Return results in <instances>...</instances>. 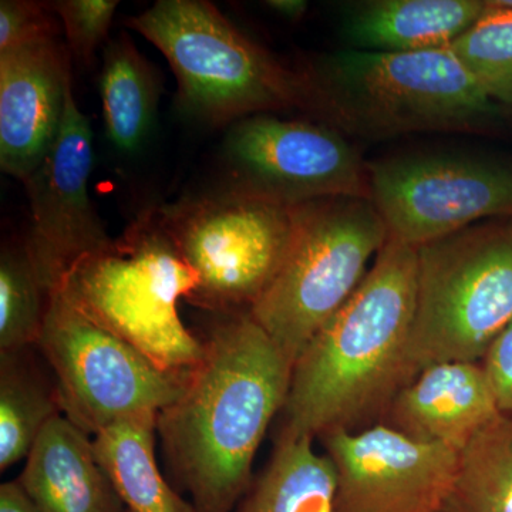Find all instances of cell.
I'll return each mask as SVG.
<instances>
[{
    "instance_id": "ba28073f",
    "label": "cell",
    "mask_w": 512,
    "mask_h": 512,
    "mask_svg": "<svg viewBox=\"0 0 512 512\" xmlns=\"http://www.w3.org/2000/svg\"><path fill=\"white\" fill-rule=\"evenodd\" d=\"M298 205L231 187L157 210L197 275L188 301L220 313L251 311L284 262Z\"/></svg>"
},
{
    "instance_id": "603a6c76",
    "label": "cell",
    "mask_w": 512,
    "mask_h": 512,
    "mask_svg": "<svg viewBox=\"0 0 512 512\" xmlns=\"http://www.w3.org/2000/svg\"><path fill=\"white\" fill-rule=\"evenodd\" d=\"M50 293L25 244L2 249L0 258V352L37 346Z\"/></svg>"
},
{
    "instance_id": "3957f363",
    "label": "cell",
    "mask_w": 512,
    "mask_h": 512,
    "mask_svg": "<svg viewBox=\"0 0 512 512\" xmlns=\"http://www.w3.org/2000/svg\"><path fill=\"white\" fill-rule=\"evenodd\" d=\"M127 25L163 53L178 104L210 126L289 109L319 113L312 74L292 72L207 0H158Z\"/></svg>"
},
{
    "instance_id": "e0dca14e",
    "label": "cell",
    "mask_w": 512,
    "mask_h": 512,
    "mask_svg": "<svg viewBox=\"0 0 512 512\" xmlns=\"http://www.w3.org/2000/svg\"><path fill=\"white\" fill-rule=\"evenodd\" d=\"M484 0H363L343 13L353 50L410 53L450 47L476 25Z\"/></svg>"
},
{
    "instance_id": "4dcf8cb0",
    "label": "cell",
    "mask_w": 512,
    "mask_h": 512,
    "mask_svg": "<svg viewBox=\"0 0 512 512\" xmlns=\"http://www.w3.org/2000/svg\"><path fill=\"white\" fill-rule=\"evenodd\" d=\"M126 512H133V511H130V510H126Z\"/></svg>"
},
{
    "instance_id": "d6986e66",
    "label": "cell",
    "mask_w": 512,
    "mask_h": 512,
    "mask_svg": "<svg viewBox=\"0 0 512 512\" xmlns=\"http://www.w3.org/2000/svg\"><path fill=\"white\" fill-rule=\"evenodd\" d=\"M315 440L281 430L271 461L235 512H336L335 468Z\"/></svg>"
},
{
    "instance_id": "8992f818",
    "label": "cell",
    "mask_w": 512,
    "mask_h": 512,
    "mask_svg": "<svg viewBox=\"0 0 512 512\" xmlns=\"http://www.w3.org/2000/svg\"><path fill=\"white\" fill-rule=\"evenodd\" d=\"M416 249L406 383L436 363L481 362L512 323V221L478 222Z\"/></svg>"
},
{
    "instance_id": "f1b7e54d",
    "label": "cell",
    "mask_w": 512,
    "mask_h": 512,
    "mask_svg": "<svg viewBox=\"0 0 512 512\" xmlns=\"http://www.w3.org/2000/svg\"><path fill=\"white\" fill-rule=\"evenodd\" d=\"M266 6L279 18L295 22V20L302 19L305 16L309 3L305 0H269V2H266Z\"/></svg>"
},
{
    "instance_id": "cb8c5ba5",
    "label": "cell",
    "mask_w": 512,
    "mask_h": 512,
    "mask_svg": "<svg viewBox=\"0 0 512 512\" xmlns=\"http://www.w3.org/2000/svg\"><path fill=\"white\" fill-rule=\"evenodd\" d=\"M483 16L450 46L481 89L512 107V8L485 0Z\"/></svg>"
},
{
    "instance_id": "7a4b0ae2",
    "label": "cell",
    "mask_w": 512,
    "mask_h": 512,
    "mask_svg": "<svg viewBox=\"0 0 512 512\" xmlns=\"http://www.w3.org/2000/svg\"><path fill=\"white\" fill-rule=\"evenodd\" d=\"M417 249L387 239L366 278L296 357L282 430L318 439L383 414L406 383Z\"/></svg>"
},
{
    "instance_id": "4316f807",
    "label": "cell",
    "mask_w": 512,
    "mask_h": 512,
    "mask_svg": "<svg viewBox=\"0 0 512 512\" xmlns=\"http://www.w3.org/2000/svg\"><path fill=\"white\" fill-rule=\"evenodd\" d=\"M481 363L498 409L501 413H512V323L495 339Z\"/></svg>"
},
{
    "instance_id": "30bf717a",
    "label": "cell",
    "mask_w": 512,
    "mask_h": 512,
    "mask_svg": "<svg viewBox=\"0 0 512 512\" xmlns=\"http://www.w3.org/2000/svg\"><path fill=\"white\" fill-rule=\"evenodd\" d=\"M369 167L370 201L389 238L419 248L494 218H512V164L414 154Z\"/></svg>"
},
{
    "instance_id": "ac0fdd59",
    "label": "cell",
    "mask_w": 512,
    "mask_h": 512,
    "mask_svg": "<svg viewBox=\"0 0 512 512\" xmlns=\"http://www.w3.org/2000/svg\"><path fill=\"white\" fill-rule=\"evenodd\" d=\"M158 414L119 421L93 436L94 451L127 510L195 512L167 484L156 460Z\"/></svg>"
},
{
    "instance_id": "5b68a950",
    "label": "cell",
    "mask_w": 512,
    "mask_h": 512,
    "mask_svg": "<svg viewBox=\"0 0 512 512\" xmlns=\"http://www.w3.org/2000/svg\"><path fill=\"white\" fill-rule=\"evenodd\" d=\"M319 113L367 137L466 131L500 114L450 47L410 53L345 50L312 74Z\"/></svg>"
},
{
    "instance_id": "9c48e42d",
    "label": "cell",
    "mask_w": 512,
    "mask_h": 512,
    "mask_svg": "<svg viewBox=\"0 0 512 512\" xmlns=\"http://www.w3.org/2000/svg\"><path fill=\"white\" fill-rule=\"evenodd\" d=\"M37 348L55 373L63 416L89 436L119 421L160 414L187 382L188 375L160 369L59 292L50 295Z\"/></svg>"
},
{
    "instance_id": "7402d4cb",
    "label": "cell",
    "mask_w": 512,
    "mask_h": 512,
    "mask_svg": "<svg viewBox=\"0 0 512 512\" xmlns=\"http://www.w3.org/2000/svg\"><path fill=\"white\" fill-rule=\"evenodd\" d=\"M441 512H512V413L498 414L460 451Z\"/></svg>"
},
{
    "instance_id": "5bb4252c",
    "label": "cell",
    "mask_w": 512,
    "mask_h": 512,
    "mask_svg": "<svg viewBox=\"0 0 512 512\" xmlns=\"http://www.w3.org/2000/svg\"><path fill=\"white\" fill-rule=\"evenodd\" d=\"M57 39L0 52V168L25 181L55 144L72 86Z\"/></svg>"
},
{
    "instance_id": "484cf974",
    "label": "cell",
    "mask_w": 512,
    "mask_h": 512,
    "mask_svg": "<svg viewBox=\"0 0 512 512\" xmlns=\"http://www.w3.org/2000/svg\"><path fill=\"white\" fill-rule=\"evenodd\" d=\"M59 23L50 5L32 0L0 2V52L57 39Z\"/></svg>"
},
{
    "instance_id": "7c38bea8",
    "label": "cell",
    "mask_w": 512,
    "mask_h": 512,
    "mask_svg": "<svg viewBox=\"0 0 512 512\" xmlns=\"http://www.w3.org/2000/svg\"><path fill=\"white\" fill-rule=\"evenodd\" d=\"M92 165V127L72 84L55 144L23 181L30 207L25 247L50 295L77 262L114 244L90 201Z\"/></svg>"
},
{
    "instance_id": "2e32d148",
    "label": "cell",
    "mask_w": 512,
    "mask_h": 512,
    "mask_svg": "<svg viewBox=\"0 0 512 512\" xmlns=\"http://www.w3.org/2000/svg\"><path fill=\"white\" fill-rule=\"evenodd\" d=\"M19 483L43 512H126L93 439L63 414L40 434Z\"/></svg>"
},
{
    "instance_id": "44dd1931",
    "label": "cell",
    "mask_w": 512,
    "mask_h": 512,
    "mask_svg": "<svg viewBox=\"0 0 512 512\" xmlns=\"http://www.w3.org/2000/svg\"><path fill=\"white\" fill-rule=\"evenodd\" d=\"M26 349L0 352V470L26 460L47 424L62 413L57 387L25 362Z\"/></svg>"
},
{
    "instance_id": "52a82bcc",
    "label": "cell",
    "mask_w": 512,
    "mask_h": 512,
    "mask_svg": "<svg viewBox=\"0 0 512 512\" xmlns=\"http://www.w3.org/2000/svg\"><path fill=\"white\" fill-rule=\"evenodd\" d=\"M387 239L386 224L369 198L299 204L284 262L249 313L295 363L362 284Z\"/></svg>"
},
{
    "instance_id": "f546056e",
    "label": "cell",
    "mask_w": 512,
    "mask_h": 512,
    "mask_svg": "<svg viewBox=\"0 0 512 512\" xmlns=\"http://www.w3.org/2000/svg\"><path fill=\"white\" fill-rule=\"evenodd\" d=\"M498 5L505 6V8H512V0H495Z\"/></svg>"
},
{
    "instance_id": "277c9868",
    "label": "cell",
    "mask_w": 512,
    "mask_h": 512,
    "mask_svg": "<svg viewBox=\"0 0 512 512\" xmlns=\"http://www.w3.org/2000/svg\"><path fill=\"white\" fill-rule=\"evenodd\" d=\"M197 285L154 211L106 251L77 262L55 292L160 369L187 376L204 345L185 328L178 302Z\"/></svg>"
},
{
    "instance_id": "83f0119b",
    "label": "cell",
    "mask_w": 512,
    "mask_h": 512,
    "mask_svg": "<svg viewBox=\"0 0 512 512\" xmlns=\"http://www.w3.org/2000/svg\"><path fill=\"white\" fill-rule=\"evenodd\" d=\"M0 512H43L19 480L8 481L0 487Z\"/></svg>"
},
{
    "instance_id": "ffe728a7",
    "label": "cell",
    "mask_w": 512,
    "mask_h": 512,
    "mask_svg": "<svg viewBox=\"0 0 512 512\" xmlns=\"http://www.w3.org/2000/svg\"><path fill=\"white\" fill-rule=\"evenodd\" d=\"M161 84L156 69L121 33L104 50L100 76L104 127L121 153H134L156 121Z\"/></svg>"
},
{
    "instance_id": "d4e9b609",
    "label": "cell",
    "mask_w": 512,
    "mask_h": 512,
    "mask_svg": "<svg viewBox=\"0 0 512 512\" xmlns=\"http://www.w3.org/2000/svg\"><path fill=\"white\" fill-rule=\"evenodd\" d=\"M50 8L62 22L67 50L82 63L92 62L94 53L109 35L117 0H57Z\"/></svg>"
},
{
    "instance_id": "8fae6325",
    "label": "cell",
    "mask_w": 512,
    "mask_h": 512,
    "mask_svg": "<svg viewBox=\"0 0 512 512\" xmlns=\"http://www.w3.org/2000/svg\"><path fill=\"white\" fill-rule=\"evenodd\" d=\"M224 157L231 187L298 205L322 198H369V167L348 140L323 124L258 114L229 128Z\"/></svg>"
},
{
    "instance_id": "6da1fadb",
    "label": "cell",
    "mask_w": 512,
    "mask_h": 512,
    "mask_svg": "<svg viewBox=\"0 0 512 512\" xmlns=\"http://www.w3.org/2000/svg\"><path fill=\"white\" fill-rule=\"evenodd\" d=\"M202 340L184 392L158 414L157 431L195 512H232L282 412L293 363L249 312L225 313Z\"/></svg>"
},
{
    "instance_id": "9a60e30c",
    "label": "cell",
    "mask_w": 512,
    "mask_h": 512,
    "mask_svg": "<svg viewBox=\"0 0 512 512\" xmlns=\"http://www.w3.org/2000/svg\"><path fill=\"white\" fill-rule=\"evenodd\" d=\"M500 413L483 363L441 362L397 390L382 423L414 440L463 450Z\"/></svg>"
},
{
    "instance_id": "4fadbf2b",
    "label": "cell",
    "mask_w": 512,
    "mask_h": 512,
    "mask_svg": "<svg viewBox=\"0 0 512 512\" xmlns=\"http://www.w3.org/2000/svg\"><path fill=\"white\" fill-rule=\"evenodd\" d=\"M318 439L336 474V512H441L460 451L373 424Z\"/></svg>"
}]
</instances>
